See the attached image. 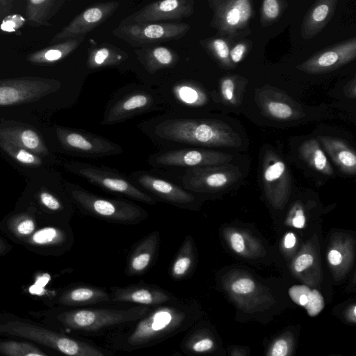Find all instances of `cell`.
Segmentation results:
<instances>
[{
	"label": "cell",
	"instance_id": "f6af8a7d",
	"mask_svg": "<svg viewBox=\"0 0 356 356\" xmlns=\"http://www.w3.org/2000/svg\"><path fill=\"white\" fill-rule=\"evenodd\" d=\"M187 346L193 352L202 353L213 350L215 348V342L209 336L202 334L190 339Z\"/></svg>",
	"mask_w": 356,
	"mask_h": 356
},
{
	"label": "cell",
	"instance_id": "7c38bea8",
	"mask_svg": "<svg viewBox=\"0 0 356 356\" xmlns=\"http://www.w3.org/2000/svg\"><path fill=\"white\" fill-rule=\"evenodd\" d=\"M56 132L62 146L79 156L98 159L118 155L124 152L118 144L82 130L56 126Z\"/></svg>",
	"mask_w": 356,
	"mask_h": 356
},
{
	"label": "cell",
	"instance_id": "ee69618b",
	"mask_svg": "<svg viewBox=\"0 0 356 356\" xmlns=\"http://www.w3.org/2000/svg\"><path fill=\"white\" fill-rule=\"evenodd\" d=\"M293 347V335L286 332L272 343L266 356H291Z\"/></svg>",
	"mask_w": 356,
	"mask_h": 356
},
{
	"label": "cell",
	"instance_id": "4dcf8cb0",
	"mask_svg": "<svg viewBox=\"0 0 356 356\" xmlns=\"http://www.w3.org/2000/svg\"><path fill=\"white\" fill-rule=\"evenodd\" d=\"M127 58L126 51L114 45L106 43L92 44L88 49L87 66L91 70L115 66Z\"/></svg>",
	"mask_w": 356,
	"mask_h": 356
},
{
	"label": "cell",
	"instance_id": "816d5d0a",
	"mask_svg": "<svg viewBox=\"0 0 356 356\" xmlns=\"http://www.w3.org/2000/svg\"><path fill=\"white\" fill-rule=\"evenodd\" d=\"M34 222L29 218L22 220L17 226V232L22 235H29L34 231Z\"/></svg>",
	"mask_w": 356,
	"mask_h": 356
},
{
	"label": "cell",
	"instance_id": "5bb4252c",
	"mask_svg": "<svg viewBox=\"0 0 356 356\" xmlns=\"http://www.w3.org/2000/svg\"><path fill=\"white\" fill-rule=\"evenodd\" d=\"M185 318V314L171 307H160L142 319L128 337L130 345L147 343L178 327Z\"/></svg>",
	"mask_w": 356,
	"mask_h": 356
},
{
	"label": "cell",
	"instance_id": "8992f818",
	"mask_svg": "<svg viewBox=\"0 0 356 356\" xmlns=\"http://www.w3.org/2000/svg\"><path fill=\"white\" fill-rule=\"evenodd\" d=\"M133 181L145 193L175 207L196 210L200 204L198 193L147 170H135L129 175Z\"/></svg>",
	"mask_w": 356,
	"mask_h": 356
},
{
	"label": "cell",
	"instance_id": "d6a6232c",
	"mask_svg": "<svg viewBox=\"0 0 356 356\" xmlns=\"http://www.w3.org/2000/svg\"><path fill=\"white\" fill-rule=\"evenodd\" d=\"M140 62L150 73L174 67L178 61V55L172 49L164 46H154L136 51Z\"/></svg>",
	"mask_w": 356,
	"mask_h": 356
},
{
	"label": "cell",
	"instance_id": "8d00e7d4",
	"mask_svg": "<svg viewBox=\"0 0 356 356\" xmlns=\"http://www.w3.org/2000/svg\"><path fill=\"white\" fill-rule=\"evenodd\" d=\"M247 83L245 77L237 74L222 77L220 81V93L222 102L231 106L241 105Z\"/></svg>",
	"mask_w": 356,
	"mask_h": 356
},
{
	"label": "cell",
	"instance_id": "f5cc1de1",
	"mask_svg": "<svg viewBox=\"0 0 356 356\" xmlns=\"http://www.w3.org/2000/svg\"><path fill=\"white\" fill-rule=\"evenodd\" d=\"M14 1L10 0H0V22L11 11Z\"/></svg>",
	"mask_w": 356,
	"mask_h": 356
},
{
	"label": "cell",
	"instance_id": "83f0119b",
	"mask_svg": "<svg viewBox=\"0 0 356 356\" xmlns=\"http://www.w3.org/2000/svg\"><path fill=\"white\" fill-rule=\"evenodd\" d=\"M316 139L341 171L348 175L355 174L356 154L345 140L326 136H318Z\"/></svg>",
	"mask_w": 356,
	"mask_h": 356
},
{
	"label": "cell",
	"instance_id": "6da1fadb",
	"mask_svg": "<svg viewBox=\"0 0 356 356\" xmlns=\"http://www.w3.org/2000/svg\"><path fill=\"white\" fill-rule=\"evenodd\" d=\"M154 134L166 142L200 147H238L242 143L229 124L211 119L165 120L156 126Z\"/></svg>",
	"mask_w": 356,
	"mask_h": 356
},
{
	"label": "cell",
	"instance_id": "681fc988",
	"mask_svg": "<svg viewBox=\"0 0 356 356\" xmlns=\"http://www.w3.org/2000/svg\"><path fill=\"white\" fill-rule=\"evenodd\" d=\"M248 43L243 41L237 43L232 49H230L229 56L231 61L234 65L240 63L244 58L248 49Z\"/></svg>",
	"mask_w": 356,
	"mask_h": 356
},
{
	"label": "cell",
	"instance_id": "e0dca14e",
	"mask_svg": "<svg viewBox=\"0 0 356 356\" xmlns=\"http://www.w3.org/2000/svg\"><path fill=\"white\" fill-rule=\"evenodd\" d=\"M356 58V38L323 49L298 65L296 68L309 74L330 72L352 62Z\"/></svg>",
	"mask_w": 356,
	"mask_h": 356
},
{
	"label": "cell",
	"instance_id": "f1b7e54d",
	"mask_svg": "<svg viewBox=\"0 0 356 356\" xmlns=\"http://www.w3.org/2000/svg\"><path fill=\"white\" fill-rule=\"evenodd\" d=\"M86 35L70 38L53 44L29 54L26 60L33 65H48L56 63L73 52L84 40Z\"/></svg>",
	"mask_w": 356,
	"mask_h": 356
},
{
	"label": "cell",
	"instance_id": "8fae6325",
	"mask_svg": "<svg viewBox=\"0 0 356 356\" xmlns=\"http://www.w3.org/2000/svg\"><path fill=\"white\" fill-rule=\"evenodd\" d=\"M232 156L204 148H181L150 155L148 164L154 168H193L229 163Z\"/></svg>",
	"mask_w": 356,
	"mask_h": 356
},
{
	"label": "cell",
	"instance_id": "e575fe53",
	"mask_svg": "<svg viewBox=\"0 0 356 356\" xmlns=\"http://www.w3.org/2000/svg\"><path fill=\"white\" fill-rule=\"evenodd\" d=\"M63 0H31L26 2L25 15L35 26L49 25L48 21L61 8Z\"/></svg>",
	"mask_w": 356,
	"mask_h": 356
},
{
	"label": "cell",
	"instance_id": "db71d44e",
	"mask_svg": "<svg viewBox=\"0 0 356 356\" xmlns=\"http://www.w3.org/2000/svg\"><path fill=\"white\" fill-rule=\"evenodd\" d=\"M356 81L355 77H354L345 87L344 94L345 95L351 99H355L356 97Z\"/></svg>",
	"mask_w": 356,
	"mask_h": 356
},
{
	"label": "cell",
	"instance_id": "ffe728a7",
	"mask_svg": "<svg viewBox=\"0 0 356 356\" xmlns=\"http://www.w3.org/2000/svg\"><path fill=\"white\" fill-rule=\"evenodd\" d=\"M161 234L154 230L135 243L130 248L125 262L127 276L145 274L155 264L160 247Z\"/></svg>",
	"mask_w": 356,
	"mask_h": 356
},
{
	"label": "cell",
	"instance_id": "cb8c5ba5",
	"mask_svg": "<svg viewBox=\"0 0 356 356\" xmlns=\"http://www.w3.org/2000/svg\"><path fill=\"white\" fill-rule=\"evenodd\" d=\"M316 236L308 241L296 255L291 264L293 273L309 285L321 280L319 249Z\"/></svg>",
	"mask_w": 356,
	"mask_h": 356
},
{
	"label": "cell",
	"instance_id": "ab89813d",
	"mask_svg": "<svg viewBox=\"0 0 356 356\" xmlns=\"http://www.w3.org/2000/svg\"><path fill=\"white\" fill-rule=\"evenodd\" d=\"M0 353L5 356H49L29 343L16 341L0 342Z\"/></svg>",
	"mask_w": 356,
	"mask_h": 356
},
{
	"label": "cell",
	"instance_id": "ba28073f",
	"mask_svg": "<svg viewBox=\"0 0 356 356\" xmlns=\"http://www.w3.org/2000/svg\"><path fill=\"white\" fill-rule=\"evenodd\" d=\"M242 174L231 164L188 168L181 176V185L198 194L213 193L225 190L236 183Z\"/></svg>",
	"mask_w": 356,
	"mask_h": 356
},
{
	"label": "cell",
	"instance_id": "603a6c76",
	"mask_svg": "<svg viewBox=\"0 0 356 356\" xmlns=\"http://www.w3.org/2000/svg\"><path fill=\"white\" fill-rule=\"evenodd\" d=\"M153 97L144 91H135L128 94L113 104L106 111L103 124H113L143 111H147L154 104Z\"/></svg>",
	"mask_w": 356,
	"mask_h": 356
},
{
	"label": "cell",
	"instance_id": "7a4b0ae2",
	"mask_svg": "<svg viewBox=\"0 0 356 356\" xmlns=\"http://www.w3.org/2000/svg\"><path fill=\"white\" fill-rule=\"evenodd\" d=\"M69 193L81 213L108 222L134 225L149 216L143 207L127 199L104 197L78 185L69 186Z\"/></svg>",
	"mask_w": 356,
	"mask_h": 356
},
{
	"label": "cell",
	"instance_id": "bcb514c9",
	"mask_svg": "<svg viewBox=\"0 0 356 356\" xmlns=\"http://www.w3.org/2000/svg\"><path fill=\"white\" fill-rule=\"evenodd\" d=\"M307 218L305 209L300 203L293 205L285 220L287 226L296 229H303L305 227Z\"/></svg>",
	"mask_w": 356,
	"mask_h": 356
},
{
	"label": "cell",
	"instance_id": "f35d334b",
	"mask_svg": "<svg viewBox=\"0 0 356 356\" xmlns=\"http://www.w3.org/2000/svg\"><path fill=\"white\" fill-rule=\"evenodd\" d=\"M175 93L181 102L188 106H200L207 102L206 93L191 83L178 85L175 89Z\"/></svg>",
	"mask_w": 356,
	"mask_h": 356
},
{
	"label": "cell",
	"instance_id": "2e32d148",
	"mask_svg": "<svg viewBox=\"0 0 356 356\" xmlns=\"http://www.w3.org/2000/svg\"><path fill=\"white\" fill-rule=\"evenodd\" d=\"M255 102L261 113L277 121L297 120L305 115L300 104L282 90L265 85L255 90Z\"/></svg>",
	"mask_w": 356,
	"mask_h": 356
},
{
	"label": "cell",
	"instance_id": "ac0fdd59",
	"mask_svg": "<svg viewBox=\"0 0 356 356\" xmlns=\"http://www.w3.org/2000/svg\"><path fill=\"white\" fill-rule=\"evenodd\" d=\"M119 6L120 3L113 1L90 5L56 34L50 44H56L70 38L86 35L109 18Z\"/></svg>",
	"mask_w": 356,
	"mask_h": 356
},
{
	"label": "cell",
	"instance_id": "4316f807",
	"mask_svg": "<svg viewBox=\"0 0 356 356\" xmlns=\"http://www.w3.org/2000/svg\"><path fill=\"white\" fill-rule=\"evenodd\" d=\"M337 3V0L316 1L305 16L301 26V36L309 40L318 34L332 19Z\"/></svg>",
	"mask_w": 356,
	"mask_h": 356
},
{
	"label": "cell",
	"instance_id": "44dd1931",
	"mask_svg": "<svg viewBox=\"0 0 356 356\" xmlns=\"http://www.w3.org/2000/svg\"><path fill=\"white\" fill-rule=\"evenodd\" d=\"M355 256V241L352 236L337 232L330 241L327 250L329 268L337 280H341L352 268Z\"/></svg>",
	"mask_w": 356,
	"mask_h": 356
},
{
	"label": "cell",
	"instance_id": "1f68e13d",
	"mask_svg": "<svg viewBox=\"0 0 356 356\" xmlns=\"http://www.w3.org/2000/svg\"><path fill=\"white\" fill-rule=\"evenodd\" d=\"M111 296L104 289L82 284L65 291L59 298L65 305H85L109 301Z\"/></svg>",
	"mask_w": 356,
	"mask_h": 356
},
{
	"label": "cell",
	"instance_id": "60d3db41",
	"mask_svg": "<svg viewBox=\"0 0 356 356\" xmlns=\"http://www.w3.org/2000/svg\"><path fill=\"white\" fill-rule=\"evenodd\" d=\"M68 239L67 232L54 227L40 229L31 237V241L37 245H63L67 242Z\"/></svg>",
	"mask_w": 356,
	"mask_h": 356
},
{
	"label": "cell",
	"instance_id": "30bf717a",
	"mask_svg": "<svg viewBox=\"0 0 356 356\" xmlns=\"http://www.w3.org/2000/svg\"><path fill=\"white\" fill-rule=\"evenodd\" d=\"M221 283L230 298L245 312H252L273 300L268 289L245 271L232 270L222 277Z\"/></svg>",
	"mask_w": 356,
	"mask_h": 356
},
{
	"label": "cell",
	"instance_id": "11a10c76",
	"mask_svg": "<svg viewBox=\"0 0 356 356\" xmlns=\"http://www.w3.org/2000/svg\"><path fill=\"white\" fill-rule=\"evenodd\" d=\"M346 318L347 320L352 323H355L356 322V305L355 304H353L350 305L347 311H346Z\"/></svg>",
	"mask_w": 356,
	"mask_h": 356
},
{
	"label": "cell",
	"instance_id": "f907efd6",
	"mask_svg": "<svg viewBox=\"0 0 356 356\" xmlns=\"http://www.w3.org/2000/svg\"><path fill=\"white\" fill-rule=\"evenodd\" d=\"M297 243L296 235L291 232H286L282 239V246L284 252L290 254L295 248Z\"/></svg>",
	"mask_w": 356,
	"mask_h": 356
},
{
	"label": "cell",
	"instance_id": "c3c4849f",
	"mask_svg": "<svg viewBox=\"0 0 356 356\" xmlns=\"http://www.w3.org/2000/svg\"><path fill=\"white\" fill-rule=\"evenodd\" d=\"M40 197L42 203L51 211H62L65 208L63 202L60 201L56 196L48 192H42Z\"/></svg>",
	"mask_w": 356,
	"mask_h": 356
},
{
	"label": "cell",
	"instance_id": "7dc6e473",
	"mask_svg": "<svg viewBox=\"0 0 356 356\" xmlns=\"http://www.w3.org/2000/svg\"><path fill=\"white\" fill-rule=\"evenodd\" d=\"M26 19L19 14L8 15L0 22V30L6 33H14L22 28Z\"/></svg>",
	"mask_w": 356,
	"mask_h": 356
},
{
	"label": "cell",
	"instance_id": "277c9868",
	"mask_svg": "<svg viewBox=\"0 0 356 356\" xmlns=\"http://www.w3.org/2000/svg\"><path fill=\"white\" fill-rule=\"evenodd\" d=\"M0 333L33 341L68 356H106L100 350L88 343L23 321L1 323Z\"/></svg>",
	"mask_w": 356,
	"mask_h": 356
},
{
	"label": "cell",
	"instance_id": "9c48e42d",
	"mask_svg": "<svg viewBox=\"0 0 356 356\" xmlns=\"http://www.w3.org/2000/svg\"><path fill=\"white\" fill-rule=\"evenodd\" d=\"M58 80L38 76H22L0 79V106L31 103L56 92Z\"/></svg>",
	"mask_w": 356,
	"mask_h": 356
},
{
	"label": "cell",
	"instance_id": "5b68a950",
	"mask_svg": "<svg viewBox=\"0 0 356 356\" xmlns=\"http://www.w3.org/2000/svg\"><path fill=\"white\" fill-rule=\"evenodd\" d=\"M149 311L146 306L126 310L110 309H76L59 314L57 318L72 330L97 331L103 327L133 321L142 318Z\"/></svg>",
	"mask_w": 356,
	"mask_h": 356
},
{
	"label": "cell",
	"instance_id": "d6986e66",
	"mask_svg": "<svg viewBox=\"0 0 356 356\" xmlns=\"http://www.w3.org/2000/svg\"><path fill=\"white\" fill-rule=\"evenodd\" d=\"M193 0H163L147 4L124 18L121 24L156 23L180 20L192 15Z\"/></svg>",
	"mask_w": 356,
	"mask_h": 356
},
{
	"label": "cell",
	"instance_id": "7bdbcfd3",
	"mask_svg": "<svg viewBox=\"0 0 356 356\" xmlns=\"http://www.w3.org/2000/svg\"><path fill=\"white\" fill-rule=\"evenodd\" d=\"M285 1L280 0H264L261 7L260 22L266 26L275 22L286 7Z\"/></svg>",
	"mask_w": 356,
	"mask_h": 356
},
{
	"label": "cell",
	"instance_id": "3957f363",
	"mask_svg": "<svg viewBox=\"0 0 356 356\" xmlns=\"http://www.w3.org/2000/svg\"><path fill=\"white\" fill-rule=\"evenodd\" d=\"M66 166L71 172L106 192L149 205L159 202L136 185L129 176L115 169L82 162L69 163Z\"/></svg>",
	"mask_w": 356,
	"mask_h": 356
},
{
	"label": "cell",
	"instance_id": "f546056e",
	"mask_svg": "<svg viewBox=\"0 0 356 356\" xmlns=\"http://www.w3.org/2000/svg\"><path fill=\"white\" fill-rule=\"evenodd\" d=\"M197 260V249L193 237H184L169 268V275L175 280L187 278L194 270Z\"/></svg>",
	"mask_w": 356,
	"mask_h": 356
},
{
	"label": "cell",
	"instance_id": "b9f144b4",
	"mask_svg": "<svg viewBox=\"0 0 356 356\" xmlns=\"http://www.w3.org/2000/svg\"><path fill=\"white\" fill-rule=\"evenodd\" d=\"M0 147L22 164L38 165L42 163L41 159L38 155L10 143L0 140Z\"/></svg>",
	"mask_w": 356,
	"mask_h": 356
},
{
	"label": "cell",
	"instance_id": "4fadbf2b",
	"mask_svg": "<svg viewBox=\"0 0 356 356\" xmlns=\"http://www.w3.org/2000/svg\"><path fill=\"white\" fill-rule=\"evenodd\" d=\"M213 10L211 26L221 36L233 38L244 34L252 15L250 0H209Z\"/></svg>",
	"mask_w": 356,
	"mask_h": 356
},
{
	"label": "cell",
	"instance_id": "9a60e30c",
	"mask_svg": "<svg viewBox=\"0 0 356 356\" xmlns=\"http://www.w3.org/2000/svg\"><path fill=\"white\" fill-rule=\"evenodd\" d=\"M263 184L270 204L275 209H283L291 194V175L285 163L276 153L270 150L264 157Z\"/></svg>",
	"mask_w": 356,
	"mask_h": 356
},
{
	"label": "cell",
	"instance_id": "484cf974",
	"mask_svg": "<svg viewBox=\"0 0 356 356\" xmlns=\"http://www.w3.org/2000/svg\"><path fill=\"white\" fill-rule=\"evenodd\" d=\"M222 234L231 250L242 257L257 259L266 254L261 242L248 230L227 227L222 230Z\"/></svg>",
	"mask_w": 356,
	"mask_h": 356
},
{
	"label": "cell",
	"instance_id": "9f6ffc18",
	"mask_svg": "<svg viewBox=\"0 0 356 356\" xmlns=\"http://www.w3.org/2000/svg\"><path fill=\"white\" fill-rule=\"evenodd\" d=\"M232 356H244L243 354L237 349H234L232 351Z\"/></svg>",
	"mask_w": 356,
	"mask_h": 356
},
{
	"label": "cell",
	"instance_id": "d590c367",
	"mask_svg": "<svg viewBox=\"0 0 356 356\" xmlns=\"http://www.w3.org/2000/svg\"><path fill=\"white\" fill-rule=\"evenodd\" d=\"M299 154L311 168L325 175H333V168L316 138L304 141L299 147Z\"/></svg>",
	"mask_w": 356,
	"mask_h": 356
},
{
	"label": "cell",
	"instance_id": "7402d4cb",
	"mask_svg": "<svg viewBox=\"0 0 356 356\" xmlns=\"http://www.w3.org/2000/svg\"><path fill=\"white\" fill-rule=\"evenodd\" d=\"M0 140L10 143L36 155H47L48 149L40 134L29 125L15 121L0 122Z\"/></svg>",
	"mask_w": 356,
	"mask_h": 356
},
{
	"label": "cell",
	"instance_id": "6f0895ef",
	"mask_svg": "<svg viewBox=\"0 0 356 356\" xmlns=\"http://www.w3.org/2000/svg\"><path fill=\"white\" fill-rule=\"evenodd\" d=\"M0 65H1V62H0Z\"/></svg>",
	"mask_w": 356,
	"mask_h": 356
},
{
	"label": "cell",
	"instance_id": "d4e9b609",
	"mask_svg": "<svg viewBox=\"0 0 356 356\" xmlns=\"http://www.w3.org/2000/svg\"><path fill=\"white\" fill-rule=\"evenodd\" d=\"M111 298L114 301L149 306L168 302L171 296L168 292L159 287L140 283L124 287H112Z\"/></svg>",
	"mask_w": 356,
	"mask_h": 356
},
{
	"label": "cell",
	"instance_id": "52a82bcc",
	"mask_svg": "<svg viewBox=\"0 0 356 356\" xmlns=\"http://www.w3.org/2000/svg\"><path fill=\"white\" fill-rule=\"evenodd\" d=\"M190 25L179 22L120 24L113 35L133 47L161 43L183 38Z\"/></svg>",
	"mask_w": 356,
	"mask_h": 356
},
{
	"label": "cell",
	"instance_id": "74e56055",
	"mask_svg": "<svg viewBox=\"0 0 356 356\" xmlns=\"http://www.w3.org/2000/svg\"><path fill=\"white\" fill-rule=\"evenodd\" d=\"M202 47L223 69L235 67L229 56L230 48L227 42L222 38H209L200 41Z\"/></svg>",
	"mask_w": 356,
	"mask_h": 356
},
{
	"label": "cell",
	"instance_id": "836d02e7",
	"mask_svg": "<svg viewBox=\"0 0 356 356\" xmlns=\"http://www.w3.org/2000/svg\"><path fill=\"white\" fill-rule=\"evenodd\" d=\"M288 293L292 301L303 307L311 317L317 316L324 308L325 301L321 293L307 285H293Z\"/></svg>",
	"mask_w": 356,
	"mask_h": 356
}]
</instances>
